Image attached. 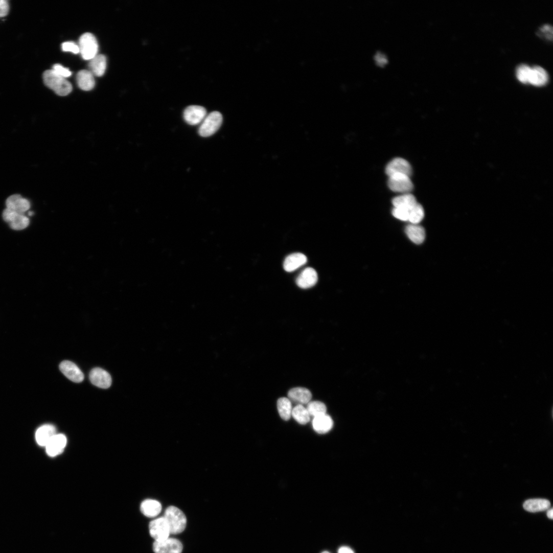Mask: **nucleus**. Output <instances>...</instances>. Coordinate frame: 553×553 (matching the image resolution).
<instances>
[{"label": "nucleus", "instance_id": "17", "mask_svg": "<svg viewBox=\"0 0 553 553\" xmlns=\"http://www.w3.org/2000/svg\"><path fill=\"white\" fill-rule=\"evenodd\" d=\"M307 261V256L302 253L291 254L284 261V269L288 272L293 271L306 264Z\"/></svg>", "mask_w": 553, "mask_h": 553}, {"label": "nucleus", "instance_id": "1", "mask_svg": "<svg viewBox=\"0 0 553 553\" xmlns=\"http://www.w3.org/2000/svg\"><path fill=\"white\" fill-rule=\"evenodd\" d=\"M43 80L45 84L59 96H66L72 91L71 83L53 70L44 72Z\"/></svg>", "mask_w": 553, "mask_h": 553}, {"label": "nucleus", "instance_id": "40", "mask_svg": "<svg viewBox=\"0 0 553 553\" xmlns=\"http://www.w3.org/2000/svg\"><path fill=\"white\" fill-rule=\"evenodd\" d=\"M552 513H553L552 509H550L548 510L547 512V516L548 517V518H549L550 519H552V518H553Z\"/></svg>", "mask_w": 553, "mask_h": 553}, {"label": "nucleus", "instance_id": "24", "mask_svg": "<svg viewBox=\"0 0 553 553\" xmlns=\"http://www.w3.org/2000/svg\"><path fill=\"white\" fill-rule=\"evenodd\" d=\"M406 234L408 238L414 243H422L426 237L425 229L418 224H411L405 229Z\"/></svg>", "mask_w": 553, "mask_h": 553}, {"label": "nucleus", "instance_id": "18", "mask_svg": "<svg viewBox=\"0 0 553 553\" xmlns=\"http://www.w3.org/2000/svg\"><path fill=\"white\" fill-rule=\"evenodd\" d=\"M333 424L332 419L327 414L315 417L313 421V428L319 434L329 432L332 429Z\"/></svg>", "mask_w": 553, "mask_h": 553}, {"label": "nucleus", "instance_id": "31", "mask_svg": "<svg viewBox=\"0 0 553 553\" xmlns=\"http://www.w3.org/2000/svg\"><path fill=\"white\" fill-rule=\"evenodd\" d=\"M531 68L524 64L520 65L516 70L517 79L523 84L528 83Z\"/></svg>", "mask_w": 553, "mask_h": 553}, {"label": "nucleus", "instance_id": "32", "mask_svg": "<svg viewBox=\"0 0 553 553\" xmlns=\"http://www.w3.org/2000/svg\"><path fill=\"white\" fill-rule=\"evenodd\" d=\"M409 213V210L403 208L394 207L393 210L394 216L403 221H408Z\"/></svg>", "mask_w": 553, "mask_h": 553}, {"label": "nucleus", "instance_id": "3", "mask_svg": "<svg viewBox=\"0 0 553 553\" xmlns=\"http://www.w3.org/2000/svg\"><path fill=\"white\" fill-rule=\"evenodd\" d=\"M223 121L222 114L214 111L206 116L198 129L199 134L204 137L214 134L221 127Z\"/></svg>", "mask_w": 553, "mask_h": 553}, {"label": "nucleus", "instance_id": "9", "mask_svg": "<svg viewBox=\"0 0 553 553\" xmlns=\"http://www.w3.org/2000/svg\"><path fill=\"white\" fill-rule=\"evenodd\" d=\"M385 171L388 176L395 174H403L410 177L412 173V169L406 160L402 158H396L387 165Z\"/></svg>", "mask_w": 553, "mask_h": 553}, {"label": "nucleus", "instance_id": "13", "mask_svg": "<svg viewBox=\"0 0 553 553\" xmlns=\"http://www.w3.org/2000/svg\"><path fill=\"white\" fill-rule=\"evenodd\" d=\"M67 443V437L65 435L57 433L45 447L48 454L51 457L60 455L64 451Z\"/></svg>", "mask_w": 553, "mask_h": 553}, {"label": "nucleus", "instance_id": "34", "mask_svg": "<svg viewBox=\"0 0 553 553\" xmlns=\"http://www.w3.org/2000/svg\"><path fill=\"white\" fill-rule=\"evenodd\" d=\"M53 70L58 75L66 79L72 75V73L68 68H65L60 64L54 65Z\"/></svg>", "mask_w": 553, "mask_h": 553}, {"label": "nucleus", "instance_id": "20", "mask_svg": "<svg viewBox=\"0 0 553 553\" xmlns=\"http://www.w3.org/2000/svg\"><path fill=\"white\" fill-rule=\"evenodd\" d=\"M142 513L146 517L152 518L158 516L162 511V506L157 500L146 499L142 502L140 507Z\"/></svg>", "mask_w": 553, "mask_h": 553}, {"label": "nucleus", "instance_id": "29", "mask_svg": "<svg viewBox=\"0 0 553 553\" xmlns=\"http://www.w3.org/2000/svg\"><path fill=\"white\" fill-rule=\"evenodd\" d=\"M424 217V210L418 202L409 210L408 221L411 224H418Z\"/></svg>", "mask_w": 553, "mask_h": 553}, {"label": "nucleus", "instance_id": "35", "mask_svg": "<svg viewBox=\"0 0 553 553\" xmlns=\"http://www.w3.org/2000/svg\"><path fill=\"white\" fill-rule=\"evenodd\" d=\"M19 214L16 211L7 208L3 213V218L5 221L10 223Z\"/></svg>", "mask_w": 553, "mask_h": 553}, {"label": "nucleus", "instance_id": "30", "mask_svg": "<svg viewBox=\"0 0 553 553\" xmlns=\"http://www.w3.org/2000/svg\"><path fill=\"white\" fill-rule=\"evenodd\" d=\"M30 224L29 219L25 214H18L9 224L11 228L15 230H22L26 228Z\"/></svg>", "mask_w": 553, "mask_h": 553}, {"label": "nucleus", "instance_id": "5", "mask_svg": "<svg viewBox=\"0 0 553 553\" xmlns=\"http://www.w3.org/2000/svg\"><path fill=\"white\" fill-rule=\"evenodd\" d=\"M389 189L397 193H410L413 189V184L409 176L403 174H395L389 176Z\"/></svg>", "mask_w": 553, "mask_h": 553}, {"label": "nucleus", "instance_id": "41", "mask_svg": "<svg viewBox=\"0 0 553 553\" xmlns=\"http://www.w3.org/2000/svg\"><path fill=\"white\" fill-rule=\"evenodd\" d=\"M29 215L30 216H32L33 215V213L32 212H30Z\"/></svg>", "mask_w": 553, "mask_h": 553}, {"label": "nucleus", "instance_id": "7", "mask_svg": "<svg viewBox=\"0 0 553 553\" xmlns=\"http://www.w3.org/2000/svg\"><path fill=\"white\" fill-rule=\"evenodd\" d=\"M153 549L155 553H181L183 545L178 539L168 538L161 541H154Z\"/></svg>", "mask_w": 553, "mask_h": 553}, {"label": "nucleus", "instance_id": "33", "mask_svg": "<svg viewBox=\"0 0 553 553\" xmlns=\"http://www.w3.org/2000/svg\"><path fill=\"white\" fill-rule=\"evenodd\" d=\"M62 49L65 52H71L74 54L80 53L79 46L73 42H67L62 44Z\"/></svg>", "mask_w": 553, "mask_h": 553}, {"label": "nucleus", "instance_id": "36", "mask_svg": "<svg viewBox=\"0 0 553 553\" xmlns=\"http://www.w3.org/2000/svg\"><path fill=\"white\" fill-rule=\"evenodd\" d=\"M10 10L9 3L6 0H0V17L7 16Z\"/></svg>", "mask_w": 553, "mask_h": 553}, {"label": "nucleus", "instance_id": "25", "mask_svg": "<svg viewBox=\"0 0 553 553\" xmlns=\"http://www.w3.org/2000/svg\"><path fill=\"white\" fill-rule=\"evenodd\" d=\"M395 208H400L410 210L417 203L414 195L410 193L403 194L394 198L392 201Z\"/></svg>", "mask_w": 553, "mask_h": 553}, {"label": "nucleus", "instance_id": "14", "mask_svg": "<svg viewBox=\"0 0 553 553\" xmlns=\"http://www.w3.org/2000/svg\"><path fill=\"white\" fill-rule=\"evenodd\" d=\"M312 395L308 389L296 387L291 389L288 393V399L294 404L297 405L308 404L311 400Z\"/></svg>", "mask_w": 553, "mask_h": 553}, {"label": "nucleus", "instance_id": "4", "mask_svg": "<svg viewBox=\"0 0 553 553\" xmlns=\"http://www.w3.org/2000/svg\"><path fill=\"white\" fill-rule=\"evenodd\" d=\"M79 48L83 59L90 60L98 55L99 45L96 37L91 33H85L80 38Z\"/></svg>", "mask_w": 553, "mask_h": 553}, {"label": "nucleus", "instance_id": "21", "mask_svg": "<svg viewBox=\"0 0 553 553\" xmlns=\"http://www.w3.org/2000/svg\"><path fill=\"white\" fill-rule=\"evenodd\" d=\"M548 80L547 73L543 68L539 66L531 68L528 83L540 87L545 85Z\"/></svg>", "mask_w": 553, "mask_h": 553}, {"label": "nucleus", "instance_id": "10", "mask_svg": "<svg viewBox=\"0 0 553 553\" xmlns=\"http://www.w3.org/2000/svg\"><path fill=\"white\" fill-rule=\"evenodd\" d=\"M59 368L66 377L75 383H81L84 380V375L79 367L73 362L64 361L62 362Z\"/></svg>", "mask_w": 553, "mask_h": 553}, {"label": "nucleus", "instance_id": "12", "mask_svg": "<svg viewBox=\"0 0 553 553\" xmlns=\"http://www.w3.org/2000/svg\"><path fill=\"white\" fill-rule=\"evenodd\" d=\"M318 274L315 269L311 267L305 269L296 280L298 286L303 289L311 288L318 282Z\"/></svg>", "mask_w": 553, "mask_h": 553}, {"label": "nucleus", "instance_id": "28", "mask_svg": "<svg viewBox=\"0 0 553 553\" xmlns=\"http://www.w3.org/2000/svg\"><path fill=\"white\" fill-rule=\"evenodd\" d=\"M307 409L310 416L314 418L326 414L327 410L326 405L320 401H310Z\"/></svg>", "mask_w": 553, "mask_h": 553}, {"label": "nucleus", "instance_id": "37", "mask_svg": "<svg viewBox=\"0 0 553 553\" xmlns=\"http://www.w3.org/2000/svg\"><path fill=\"white\" fill-rule=\"evenodd\" d=\"M540 31L543 34H545V37L549 39H552V29L550 26L548 25H545L541 29Z\"/></svg>", "mask_w": 553, "mask_h": 553}, {"label": "nucleus", "instance_id": "38", "mask_svg": "<svg viewBox=\"0 0 553 553\" xmlns=\"http://www.w3.org/2000/svg\"><path fill=\"white\" fill-rule=\"evenodd\" d=\"M338 553H355V552L350 547L344 546L339 549Z\"/></svg>", "mask_w": 553, "mask_h": 553}, {"label": "nucleus", "instance_id": "22", "mask_svg": "<svg viewBox=\"0 0 553 553\" xmlns=\"http://www.w3.org/2000/svg\"><path fill=\"white\" fill-rule=\"evenodd\" d=\"M95 76L88 70L80 71L77 77L79 87L83 90L89 91L95 86Z\"/></svg>", "mask_w": 553, "mask_h": 553}, {"label": "nucleus", "instance_id": "42", "mask_svg": "<svg viewBox=\"0 0 553 553\" xmlns=\"http://www.w3.org/2000/svg\"><path fill=\"white\" fill-rule=\"evenodd\" d=\"M322 553H330V552H329V551H325L322 552Z\"/></svg>", "mask_w": 553, "mask_h": 553}, {"label": "nucleus", "instance_id": "6", "mask_svg": "<svg viewBox=\"0 0 553 553\" xmlns=\"http://www.w3.org/2000/svg\"><path fill=\"white\" fill-rule=\"evenodd\" d=\"M151 536L155 541H161L169 538L171 534L168 524L164 518L161 517L151 521L149 524Z\"/></svg>", "mask_w": 553, "mask_h": 553}, {"label": "nucleus", "instance_id": "15", "mask_svg": "<svg viewBox=\"0 0 553 553\" xmlns=\"http://www.w3.org/2000/svg\"><path fill=\"white\" fill-rule=\"evenodd\" d=\"M6 205L8 209L22 214H25V213L31 207L30 201L18 194L13 195L9 197L7 200Z\"/></svg>", "mask_w": 553, "mask_h": 553}, {"label": "nucleus", "instance_id": "26", "mask_svg": "<svg viewBox=\"0 0 553 553\" xmlns=\"http://www.w3.org/2000/svg\"><path fill=\"white\" fill-rule=\"evenodd\" d=\"M278 408L281 417L285 421H289L292 417V404L288 398H281L278 402Z\"/></svg>", "mask_w": 553, "mask_h": 553}, {"label": "nucleus", "instance_id": "8", "mask_svg": "<svg viewBox=\"0 0 553 553\" xmlns=\"http://www.w3.org/2000/svg\"><path fill=\"white\" fill-rule=\"evenodd\" d=\"M206 110L203 107L192 105L185 110L183 118L189 125L195 126L202 123L206 117Z\"/></svg>", "mask_w": 553, "mask_h": 553}, {"label": "nucleus", "instance_id": "11", "mask_svg": "<svg viewBox=\"0 0 553 553\" xmlns=\"http://www.w3.org/2000/svg\"><path fill=\"white\" fill-rule=\"evenodd\" d=\"M89 379L93 385L103 389H108L112 384L110 374L101 368L93 369L89 374Z\"/></svg>", "mask_w": 553, "mask_h": 553}, {"label": "nucleus", "instance_id": "2", "mask_svg": "<svg viewBox=\"0 0 553 553\" xmlns=\"http://www.w3.org/2000/svg\"><path fill=\"white\" fill-rule=\"evenodd\" d=\"M165 518L172 534L182 533L186 528L187 520L183 512L178 508L170 506L165 511Z\"/></svg>", "mask_w": 553, "mask_h": 553}, {"label": "nucleus", "instance_id": "23", "mask_svg": "<svg viewBox=\"0 0 553 553\" xmlns=\"http://www.w3.org/2000/svg\"><path fill=\"white\" fill-rule=\"evenodd\" d=\"M523 506L526 511L535 513L549 509L550 503L548 500L545 499H531L526 500Z\"/></svg>", "mask_w": 553, "mask_h": 553}, {"label": "nucleus", "instance_id": "16", "mask_svg": "<svg viewBox=\"0 0 553 553\" xmlns=\"http://www.w3.org/2000/svg\"><path fill=\"white\" fill-rule=\"evenodd\" d=\"M57 434L55 427L51 424L44 425L36 432V439L39 445L46 447L51 439Z\"/></svg>", "mask_w": 553, "mask_h": 553}, {"label": "nucleus", "instance_id": "27", "mask_svg": "<svg viewBox=\"0 0 553 553\" xmlns=\"http://www.w3.org/2000/svg\"><path fill=\"white\" fill-rule=\"evenodd\" d=\"M292 416L302 425L307 424L311 417L307 408L302 405H297L293 409Z\"/></svg>", "mask_w": 553, "mask_h": 553}, {"label": "nucleus", "instance_id": "19", "mask_svg": "<svg viewBox=\"0 0 553 553\" xmlns=\"http://www.w3.org/2000/svg\"><path fill=\"white\" fill-rule=\"evenodd\" d=\"M88 66L89 71L94 76H103L107 67L106 57L103 55H97L90 60Z\"/></svg>", "mask_w": 553, "mask_h": 553}, {"label": "nucleus", "instance_id": "39", "mask_svg": "<svg viewBox=\"0 0 553 553\" xmlns=\"http://www.w3.org/2000/svg\"><path fill=\"white\" fill-rule=\"evenodd\" d=\"M376 61L380 65H383V64H385L386 62V59L383 55L378 54L377 55L376 57Z\"/></svg>", "mask_w": 553, "mask_h": 553}]
</instances>
